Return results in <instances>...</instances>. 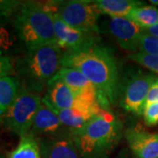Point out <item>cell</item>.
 Wrapping results in <instances>:
<instances>
[{
  "label": "cell",
  "mask_w": 158,
  "mask_h": 158,
  "mask_svg": "<svg viewBox=\"0 0 158 158\" xmlns=\"http://www.w3.org/2000/svg\"><path fill=\"white\" fill-rule=\"evenodd\" d=\"M12 21L24 49L56 43L53 14L45 3L23 1Z\"/></svg>",
  "instance_id": "277c9868"
},
{
  "label": "cell",
  "mask_w": 158,
  "mask_h": 158,
  "mask_svg": "<svg viewBox=\"0 0 158 158\" xmlns=\"http://www.w3.org/2000/svg\"><path fill=\"white\" fill-rule=\"evenodd\" d=\"M54 78L61 80L70 89L77 92L95 93L98 95L95 86L90 83L84 74L75 69L62 67Z\"/></svg>",
  "instance_id": "2e32d148"
},
{
  "label": "cell",
  "mask_w": 158,
  "mask_h": 158,
  "mask_svg": "<svg viewBox=\"0 0 158 158\" xmlns=\"http://www.w3.org/2000/svg\"><path fill=\"white\" fill-rule=\"evenodd\" d=\"M53 18L56 44L63 51L77 49L90 43L98 41L99 40L98 34L85 33L72 28L56 14H53Z\"/></svg>",
  "instance_id": "30bf717a"
},
{
  "label": "cell",
  "mask_w": 158,
  "mask_h": 158,
  "mask_svg": "<svg viewBox=\"0 0 158 158\" xmlns=\"http://www.w3.org/2000/svg\"><path fill=\"white\" fill-rule=\"evenodd\" d=\"M156 158H158V156H157V157H156Z\"/></svg>",
  "instance_id": "4dcf8cb0"
},
{
  "label": "cell",
  "mask_w": 158,
  "mask_h": 158,
  "mask_svg": "<svg viewBox=\"0 0 158 158\" xmlns=\"http://www.w3.org/2000/svg\"><path fill=\"white\" fill-rule=\"evenodd\" d=\"M41 102L52 111L72 108L85 110L102 108L98 103L97 94L77 92L61 80L54 77L47 85Z\"/></svg>",
  "instance_id": "ba28073f"
},
{
  "label": "cell",
  "mask_w": 158,
  "mask_h": 158,
  "mask_svg": "<svg viewBox=\"0 0 158 158\" xmlns=\"http://www.w3.org/2000/svg\"><path fill=\"white\" fill-rule=\"evenodd\" d=\"M62 67L79 70L95 86L98 100L103 109L118 102L120 75L113 51L98 41L74 50L63 51Z\"/></svg>",
  "instance_id": "6da1fadb"
},
{
  "label": "cell",
  "mask_w": 158,
  "mask_h": 158,
  "mask_svg": "<svg viewBox=\"0 0 158 158\" xmlns=\"http://www.w3.org/2000/svg\"><path fill=\"white\" fill-rule=\"evenodd\" d=\"M22 4L18 0H0V16L12 18Z\"/></svg>",
  "instance_id": "603a6c76"
},
{
  "label": "cell",
  "mask_w": 158,
  "mask_h": 158,
  "mask_svg": "<svg viewBox=\"0 0 158 158\" xmlns=\"http://www.w3.org/2000/svg\"><path fill=\"white\" fill-rule=\"evenodd\" d=\"M102 110L100 109H66V110H55L53 111L61 120L62 124L70 132L73 133L82 128L91 118Z\"/></svg>",
  "instance_id": "9a60e30c"
},
{
  "label": "cell",
  "mask_w": 158,
  "mask_h": 158,
  "mask_svg": "<svg viewBox=\"0 0 158 158\" xmlns=\"http://www.w3.org/2000/svg\"><path fill=\"white\" fill-rule=\"evenodd\" d=\"M144 33L149 34V35H152V36L158 37V23L156 25L149 27V28L144 29Z\"/></svg>",
  "instance_id": "4316f807"
},
{
  "label": "cell",
  "mask_w": 158,
  "mask_h": 158,
  "mask_svg": "<svg viewBox=\"0 0 158 158\" xmlns=\"http://www.w3.org/2000/svg\"><path fill=\"white\" fill-rule=\"evenodd\" d=\"M14 73V62L6 56H0V78L11 76Z\"/></svg>",
  "instance_id": "d4e9b609"
},
{
  "label": "cell",
  "mask_w": 158,
  "mask_h": 158,
  "mask_svg": "<svg viewBox=\"0 0 158 158\" xmlns=\"http://www.w3.org/2000/svg\"><path fill=\"white\" fill-rule=\"evenodd\" d=\"M8 158H41L39 141L29 134L23 136L17 147L9 153Z\"/></svg>",
  "instance_id": "ffe728a7"
},
{
  "label": "cell",
  "mask_w": 158,
  "mask_h": 158,
  "mask_svg": "<svg viewBox=\"0 0 158 158\" xmlns=\"http://www.w3.org/2000/svg\"><path fill=\"white\" fill-rule=\"evenodd\" d=\"M118 158H129V157H127V156H119V157H118Z\"/></svg>",
  "instance_id": "f1b7e54d"
},
{
  "label": "cell",
  "mask_w": 158,
  "mask_h": 158,
  "mask_svg": "<svg viewBox=\"0 0 158 158\" xmlns=\"http://www.w3.org/2000/svg\"><path fill=\"white\" fill-rule=\"evenodd\" d=\"M145 123L148 126H156L158 124V103L149 104L145 106L143 112Z\"/></svg>",
  "instance_id": "cb8c5ba5"
},
{
  "label": "cell",
  "mask_w": 158,
  "mask_h": 158,
  "mask_svg": "<svg viewBox=\"0 0 158 158\" xmlns=\"http://www.w3.org/2000/svg\"><path fill=\"white\" fill-rule=\"evenodd\" d=\"M108 33L124 50L135 53L144 30L127 18H111L107 25Z\"/></svg>",
  "instance_id": "9c48e42d"
},
{
  "label": "cell",
  "mask_w": 158,
  "mask_h": 158,
  "mask_svg": "<svg viewBox=\"0 0 158 158\" xmlns=\"http://www.w3.org/2000/svg\"><path fill=\"white\" fill-rule=\"evenodd\" d=\"M153 103H158V77H156L155 82L153 83L152 85L149 88V90L148 92L147 98H146L145 106L149 104H153Z\"/></svg>",
  "instance_id": "484cf974"
},
{
  "label": "cell",
  "mask_w": 158,
  "mask_h": 158,
  "mask_svg": "<svg viewBox=\"0 0 158 158\" xmlns=\"http://www.w3.org/2000/svg\"><path fill=\"white\" fill-rule=\"evenodd\" d=\"M12 18L0 16V56L11 59L18 57L25 50L13 26Z\"/></svg>",
  "instance_id": "5bb4252c"
},
{
  "label": "cell",
  "mask_w": 158,
  "mask_h": 158,
  "mask_svg": "<svg viewBox=\"0 0 158 158\" xmlns=\"http://www.w3.org/2000/svg\"><path fill=\"white\" fill-rule=\"evenodd\" d=\"M149 3L152 4L153 6H158V0H150Z\"/></svg>",
  "instance_id": "83f0119b"
},
{
  "label": "cell",
  "mask_w": 158,
  "mask_h": 158,
  "mask_svg": "<svg viewBox=\"0 0 158 158\" xmlns=\"http://www.w3.org/2000/svg\"><path fill=\"white\" fill-rule=\"evenodd\" d=\"M156 79L141 69H131L120 77L118 102L127 113L141 116L143 114L146 98L150 86Z\"/></svg>",
  "instance_id": "8992f818"
},
{
  "label": "cell",
  "mask_w": 158,
  "mask_h": 158,
  "mask_svg": "<svg viewBox=\"0 0 158 158\" xmlns=\"http://www.w3.org/2000/svg\"><path fill=\"white\" fill-rule=\"evenodd\" d=\"M20 83L16 77L8 76L0 78V116H2L16 99Z\"/></svg>",
  "instance_id": "ac0fdd59"
},
{
  "label": "cell",
  "mask_w": 158,
  "mask_h": 158,
  "mask_svg": "<svg viewBox=\"0 0 158 158\" xmlns=\"http://www.w3.org/2000/svg\"><path fill=\"white\" fill-rule=\"evenodd\" d=\"M127 18L144 30L158 23V9L151 6H137L130 11Z\"/></svg>",
  "instance_id": "d6986e66"
},
{
  "label": "cell",
  "mask_w": 158,
  "mask_h": 158,
  "mask_svg": "<svg viewBox=\"0 0 158 158\" xmlns=\"http://www.w3.org/2000/svg\"><path fill=\"white\" fill-rule=\"evenodd\" d=\"M62 53L56 43L25 49L14 60V73L20 85L30 92L41 93L62 68Z\"/></svg>",
  "instance_id": "7a4b0ae2"
},
{
  "label": "cell",
  "mask_w": 158,
  "mask_h": 158,
  "mask_svg": "<svg viewBox=\"0 0 158 158\" xmlns=\"http://www.w3.org/2000/svg\"><path fill=\"white\" fill-rule=\"evenodd\" d=\"M41 104L38 94L30 92L20 85L16 99L1 116L3 126L20 138L28 135Z\"/></svg>",
  "instance_id": "52a82bcc"
},
{
  "label": "cell",
  "mask_w": 158,
  "mask_h": 158,
  "mask_svg": "<svg viewBox=\"0 0 158 158\" xmlns=\"http://www.w3.org/2000/svg\"><path fill=\"white\" fill-rule=\"evenodd\" d=\"M123 123L102 109L87 124L71 133L80 158H108L123 135Z\"/></svg>",
  "instance_id": "3957f363"
},
{
  "label": "cell",
  "mask_w": 158,
  "mask_h": 158,
  "mask_svg": "<svg viewBox=\"0 0 158 158\" xmlns=\"http://www.w3.org/2000/svg\"><path fill=\"white\" fill-rule=\"evenodd\" d=\"M124 135L131 151L137 158L158 156V134L128 128L125 131Z\"/></svg>",
  "instance_id": "7c38bea8"
},
{
  "label": "cell",
  "mask_w": 158,
  "mask_h": 158,
  "mask_svg": "<svg viewBox=\"0 0 158 158\" xmlns=\"http://www.w3.org/2000/svg\"><path fill=\"white\" fill-rule=\"evenodd\" d=\"M129 58L139 65L148 69L152 72L158 75V55H149L139 51L131 53Z\"/></svg>",
  "instance_id": "44dd1931"
},
{
  "label": "cell",
  "mask_w": 158,
  "mask_h": 158,
  "mask_svg": "<svg viewBox=\"0 0 158 158\" xmlns=\"http://www.w3.org/2000/svg\"><path fill=\"white\" fill-rule=\"evenodd\" d=\"M39 143L41 158H80L70 132L40 138Z\"/></svg>",
  "instance_id": "8fae6325"
},
{
  "label": "cell",
  "mask_w": 158,
  "mask_h": 158,
  "mask_svg": "<svg viewBox=\"0 0 158 158\" xmlns=\"http://www.w3.org/2000/svg\"><path fill=\"white\" fill-rule=\"evenodd\" d=\"M0 158H4V156H1V155H0Z\"/></svg>",
  "instance_id": "f546056e"
},
{
  "label": "cell",
  "mask_w": 158,
  "mask_h": 158,
  "mask_svg": "<svg viewBox=\"0 0 158 158\" xmlns=\"http://www.w3.org/2000/svg\"><path fill=\"white\" fill-rule=\"evenodd\" d=\"M139 50L145 54L158 55V37L144 33L140 40Z\"/></svg>",
  "instance_id": "7402d4cb"
},
{
  "label": "cell",
  "mask_w": 158,
  "mask_h": 158,
  "mask_svg": "<svg viewBox=\"0 0 158 158\" xmlns=\"http://www.w3.org/2000/svg\"><path fill=\"white\" fill-rule=\"evenodd\" d=\"M45 4L53 14L72 28L89 34H99L98 19L101 13L92 1H50Z\"/></svg>",
  "instance_id": "5b68a950"
},
{
  "label": "cell",
  "mask_w": 158,
  "mask_h": 158,
  "mask_svg": "<svg viewBox=\"0 0 158 158\" xmlns=\"http://www.w3.org/2000/svg\"><path fill=\"white\" fill-rule=\"evenodd\" d=\"M92 4L100 13L111 18H127L134 8L143 6V2L137 0H96Z\"/></svg>",
  "instance_id": "e0dca14e"
},
{
  "label": "cell",
  "mask_w": 158,
  "mask_h": 158,
  "mask_svg": "<svg viewBox=\"0 0 158 158\" xmlns=\"http://www.w3.org/2000/svg\"><path fill=\"white\" fill-rule=\"evenodd\" d=\"M64 132L69 131L62 124L56 114L42 103L35 116L29 135L36 139H40L56 136Z\"/></svg>",
  "instance_id": "4fadbf2b"
}]
</instances>
